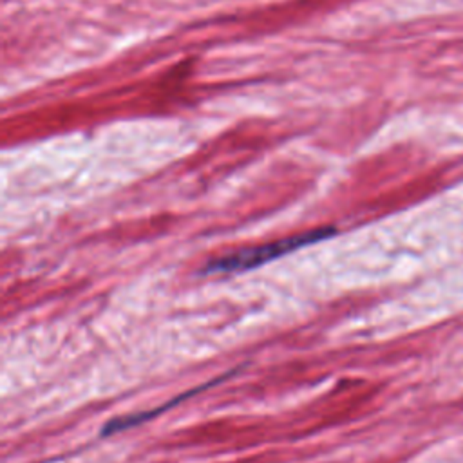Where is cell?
Listing matches in <instances>:
<instances>
[{"instance_id":"1","label":"cell","mask_w":463,"mask_h":463,"mask_svg":"<svg viewBox=\"0 0 463 463\" xmlns=\"http://www.w3.org/2000/svg\"><path fill=\"white\" fill-rule=\"evenodd\" d=\"M337 234L333 226H324V228H315L309 232H300V234L289 235L284 239L274 241V243L259 244V246H250V248L239 250L234 254L224 255L219 259L210 261L204 266V274H237V272H246L254 270L261 264L272 263V261L292 254L295 250L306 248L319 241L329 239L331 235Z\"/></svg>"},{"instance_id":"2","label":"cell","mask_w":463,"mask_h":463,"mask_svg":"<svg viewBox=\"0 0 463 463\" xmlns=\"http://www.w3.org/2000/svg\"><path fill=\"white\" fill-rule=\"evenodd\" d=\"M232 373H226L223 375V377H219V379L212 380V382H209L206 385H201V388H195L192 389V391H189V393L181 394V396H178L176 400H170V402L163 403L161 407H156L152 409V411H149V413H136V414H130V416H121V418H116L112 420V422H109L107 425H105L104 429V436H107V434H115V433H120V431H125V429H130V425H138V423L145 422V420H150L154 418V416H158V414H161L163 411H167V409L170 407H176L178 403L183 402V400H187V396H192V394L200 393V391H204L206 388H210V385H214L215 382H221V380H224L226 377H230Z\"/></svg>"}]
</instances>
